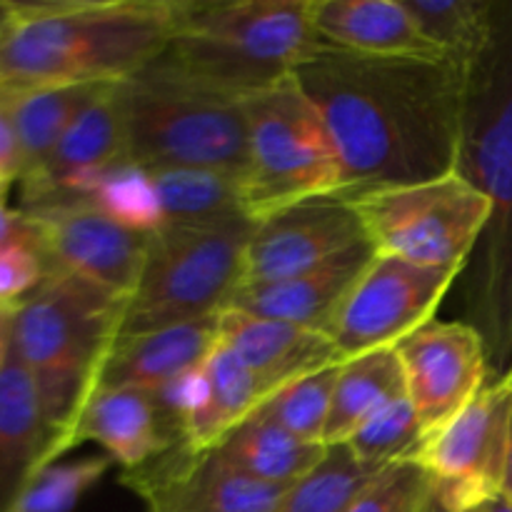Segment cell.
Instances as JSON below:
<instances>
[{"label":"cell","mask_w":512,"mask_h":512,"mask_svg":"<svg viewBox=\"0 0 512 512\" xmlns=\"http://www.w3.org/2000/svg\"><path fill=\"white\" fill-rule=\"evenodd\" d=\"M470 63L375 58L325 45L295 70L340 160L343 198L458 170Z\"/></svg>","instance_id":"1"},{"label":"cell","mask_w":512,"mask_h":512,"mask_svg":"<svg viewBox=\"0 0 512 512\" xmlns=\"http://www.w3.org/2000/svg\"><path fill=\"white\" fill-rule=\"evenodd\" d=\"M173 20L175 0H10L0 88L118 85L165 53Z\"/></svg>","instance_id":"2"},{"label":"cell","mask_w":512,"mask_h":512,"mask_svg":"<svg viewBox=\"0 0 512 512\" xmlns=\"http://www.w3.org/2000/svg\"><path fill=\"white\" fill-rule=\"evenodd\" d=\"M455 173L493 205L468 310L498 378L512 363V3H495L488 45L470 60Z\"/></svg>","instance_id":"3"},{"label":"cell","mask_w":512,"mask_h":512,"mask_svg":"<svg viewBox=\"0 0 512 512\" xmlns=\"http://www.w3.org/2000/svg\"><path fill=\"white\" fill-rule=\"evenodd\" d=\"M125 305V298L78 275L48 270L43 283L13 310L10 345L33 380L60 458L70 453L75 423L98 390Z\"/></svg>","instance_id":"4"},{"label":"cell","mask_w":512,"mask_h":512,"mask_svg":"<svg viewBox=\"0 0 512 512\" xmlns=\"http://www.w3.org/2000/svg\"><path fill=\"white\" fill-rule=\"evenodd\" d=\"M128 163L145 170H213L243 183L245 98L158 60L113 88Z\"/></svg>","instance_id":"5"},{"label":"cell","mask_w":512,"mask_h":512,"mask_svg":"<svg viewBox=\"0 0 512 512\" xmlns=\"http://www.w3.org/2000/svg\"><path fill=\"white\" fill-rule=\"evenodd\" d=\"M323 48L310 0H175L163 58L193 78L248 98L290 78Z\"/></svg>","instance_id":"6"},{"label":"cell","mask_w":512,"mask_h":512,"mask_svg":"<svg viewBox=\"0 0 512 512\" xmlns=\"http://www.w3.org/2000/svg\"><path fill=\"white\" fill-rule=\"evenodd\" d=\"M248 215L208 225H165L150 233L143 273L125 305L120 335L215 318L243 283Z\"/></svg>","instance_id":"7"},{"label":"cell","mask_w":512,"mask_h":512,"mask_svg":"<svg viewBox=\"0 0 512 512\" xmlns=\"http://www.w3.org/2000/svg\"><path fill=\"white\" fill-rule=\"evenodd\" d=\"M248 168L243 213L263 220L280 208L340 193L343 173L328 128L295 75L245 98Z\"/></svg>","instance_id":"8"},{"label":"cell","mask_w":512,"mask_h":512,"mask_svg":"<svg viewBox=\"0 0 512 512\" xmlns=\"http://www.w3.org/2000/svg\"><path fill=\"white\" fill-rule=\"evenodd\" d=\"M375 253L423 268L465 270L493 215L490 200L460 173L350 200Z\"/></svg>","instance_id":"9"},{"label":"cell","mask_w":512,"mask_h":512,"mask_svg":"<svg viewBox=\"0 0 512 512\" xmlns=\"http://www.w3.org/2000/svg\"><path fill=\"white\" fill-rule=\"evenodd\" d=\"M512 430V373L488 385L443 428L425 435L413 463L458 512H470L505 488Z\"/></svg>","instance_id":"10"},{"label":"cell","mask_w":512,"mask_h":512,"mask_svg":"<svg viewBox=\"0 0 512 512\" xmlns=\"http://www.w3.org/2000/svg\"><path fill=\"white\" fill-rule=\"evenodd\" d=\"M463 270L423 268L408 260L375 253L350 288L330 328L343 360L380 348H395L430 323Z\"/></svg>","instance_id":"11"},{"label":"cell","mask_w":512,"mask_h":512,"mask_svg":"<svg viewBox=\"0 0 512 512\" xmlns=\"http://www.w3.org/2000/svg\"><path fill=\"white\" fill-rule=\"evenodd\" d=\"M48 270L78 275L128 300L143 273L150 233L128 228L90 203L23 210Z\"/></svg>","instance_id":"12"},{"label":"cell","mask_w":512,"mask_h":512,"mask_svg":"<svg viewBox=\"0 0 512 512\" xmlns=\"http://www.w3.org/2000/svg\"><path fill=\"white\" fill-rule=\"evenodd\" d=\"M120 483L145 500L150 512H275L288 488L255 480L230 465L215 448L180 443Z\"/></svg>","instance_id":"13"},{"label":"cell","mask_w":512,"mask_h":512,"mask_svg":"<svg viewBox=\"0 0 512 512\" xmlns=\"http://www.w3.org/2000/svg\"><path fill=\"white\" fill-rule=\"evenodd\" d=\"M395 353L425 435L453 420L493 378L488 345L470 323L430 320L400 340Z\"/></svg>","instance_id":"14"},{"label":"cell","mask_w":512,"mask_h":512,"mask_svg":"<svg viewBox=\"0 0 512 512\" xmlns=\"http://www.w3.org/2000/svg\"><path fill=\"white\" fill-rule=\"evenodd\" d=\"M365 240L363 220L348 198L333 193L300 200L255 223L240 285L293 278Z\"/></svg>","instance_id":"15"},{"label":"cell","mask_w":512,"mask_h":512,"mask_svg":"<svg viewBox=\"0 0 512 512\" xmlns=\"http://www.w3.org/2000/svg\"><path fill=\"white\" fill-rule=\"evenodd\" d=\"M113 88L105 90L75 120L40 170L20 180V210L85 203L93 185L105 173L128 163L123 120L115 105Z\"/></svg>","instance_id":"16"},{"label":"cell","mask_w":512,"mask_h":512,"mask_svg":"<svg viewBox=\"0 0 512 512\" xmlns=\"http://www.w3.org/2000/svg\"><path fill=\"white\" fill-rule=\"evenodd\" d=\"M373 258V243L365 240L330 258L328 263L293 275V278L240 285L225 310H238L255 318L280 320V323L300 325L318 333H330L340 305L365 273V268L373 263Z\"/></svg>","instance_id":"17"},{"label":"cell","mask_w":512,"mask_h":512,"mask_svg":"<svg viewBox=\"0 0 512 512\" xmlns=\"http://www.w3.org/2000/svg\"><path fill=\"white\" fill-rule=\"evenodd\" d=\"M60 460L28 370L10 345L0 373V512H15L40 473Z\"/></svg>","instance_id":"18"},{"label":"cell","mask_w":512,"mask_h":512,"mask_svg":"<svg viewBox=\"0 0 512 512\" xmlns=\"http://www.w3.org/2000/svg\"><path fill=\"white\" fill-rule=\"evenodd\" d=\"M220 343V315L140 335H118L103 363L98 390L163 393L185 375L203 368Z\"/></svg>","instance_id":"19"},{"label":"cell","mask_w":512,"mask_h":512,"mask_svg":"<svg viewBox=\"0 0 512 512\" xmlns=\"http://www.w3.org/2000/svg\"><path fill=\"white\" fill-rule=\"evenodd\" d=\"M220 340L243 360L268 395L293 380L343 363V355L328 333L255 318L238 310L220 313Z\"/></svg>","instance_id":"20"},{"label":"cell","mask_w":512,"mask_h":512,"mask_svg":"<svg viewBox=\"0 0 512 512\" xmlns=\"http://www.w3.org/2000/svg\"><path fill=\"white\" fill-rule=\"evenodd\" d=\"M80 443H98L113 463L135 470L183 440L153 395L118 388L90 395L70 435V450Z\"/></svg>","instance_id":"21"},{"label":"cell","mask_w":512,"mask_h":512,"mask_svg":"<svg viewBox=\"0 0 512 512\" xmlns=\"http://www.w3.org/2000/svg\"><path fill=\"white\" fill-rule=\"evenodd\" d=\"M310 20L330 48L375 58H445L400 0H310Z\"/></svg>","instance_id":"22"},{"label":"cell","mask_w":512,"mask_h":512,"mask_svg":"<svg viewBox=\"0 0 512 512\" xmlns=\"http://www.w3.org/2000/svg\"><path fill=\"white\" fill-rule=\"evenodd\" d=\"M268 398L263 385L245 368L243 360L220 340L200 368L193 400L183 420V443L210 450L238 428Z\"/></svg>","instance_id":"23"},{"label":"cell","mask_w":512,"mask_h":512,"mask_svg":"<svg viewBox=\"0 0 512 512\" xmlns=\"http://www.w3.org/2000/svg\"><path fill=\"white\" fill-rule=\"evenodd\" d=\"M328 445L303 443L260 415H250L230 430L215 450L255 480L290 488L323 460Z\"/></svg>","instance_id":"24"},{"label":"cell","mask_w":512,"mask_h":512,"mask_svg":"<svg viewBox=\"0 0 512 512\" xmlns=\"http://www.w3.org/2000/svg\"><path fill=\"white\" fill-rule=\"evenodd\" d=\"M405 393V375L395 348L370 350L343 360L330 403L325 445H340L390 400Z\"/></svg>","instance_id":"25"},{"label":"cell","mask_w":512,"mask_h":512,"mask_svg":"<svg viewBox=\"0 0 512 512\" xmlns=\"http://www.w3.org/2000/svg\"><path fill=\"white\" fill-rule=\"evenodd\" d=\"M113 85H55V88L10 93L15 130H18L23 178L40 170L75 120ZM20 178V180H23Z\"/></svg>","instance_id":"26"},{"label":"cell","mask_w":512,"mask_h":512,"mask_svg":"<svg viewBox=\"0 0 512 512\" xmlns=\"http://www.w3.org/2000/svg\"><path fill=\"white\" fill-rule=\"evenodd\" d=\"M165 225H208L243 213L240 183L213 170H148Z\"/></svg>","instance_id":"27"},{"label":"cell","mask_w":512,"mask_h":512,"mask_svg":"<svg viewBox=\"0 0 512 512\" xmlns=\"http://www.w3.org/2000/svg\"><path fill=\"white\" fill-rule=\"evenodd\" d=\"M433 48L470 63L488 45L498 0H400Z\"/></svg>","instance_id":"28"},{"label":"cell","mask_w":512,"mask_h":512,"mask_svg":"<svg viewBox=\"0 0 512 512\" xmlns=\"http://www.w3.org/2000/svg\"><path fill=\"white\" fill-rule=\"evenodd\" d=\"M383 470L360 463L345 443L328 445L323 460L290 485L275 512H345Z\"/></svg>","instance_id":"29"},{"label":"cell","mask_w":512,"mask_h":512,"mask_svg":"<svg viewBox=\"0 0 512 512\" xmlns=\"http://www.w3.org/2000/svg\"><path fill=\"white\" fill-rule=\"evenodd\" d=\"M340 365L318 370V373H310L305 378L283 385L260 403L255 415L278 425L303 443L325 445V428H328L330 403H333Z\"/></svg>","instance_id":"30"},{"label":"cell","mask_w":512,"mask_h":512,"mask_svg":"<svg viewBox=\"0 0 512 512\" xmlns=\"http://www.w3.org/2000/svg\"><path fill=\"white\" fill-rule=\"evenodd\" d=\"M425 440V430L420 425L418 413L408 395L390 400L388 405L370 415L348 440L355 458L370 468H390L395 463L415 460L420 445Z\"/></svg>","instance_id":"31"},{"label":"cell","mask_w":512,"mask_h":512,"mask_svg":"<svg viewBox=\"0 0 512 512\" xmlns=\"http://www.w3.org/2000/svg\"><path fill=\"white\" fill-rule=\"evenodd\" d=\"M85 203L95 205L118 223L143 230V233H155L158 228H163V218H160L158 198H155L150 175L148 170L138 168V165L125 163L105 173L93 185Z\"/></svg>","instance_id":"32"},{"label":"cell","mask_w":512,"mask_h":512,"mask_svg":"<svg viewBox=\"0 0 512 512\" xmlns=\"http://www.w3.org/2000/svg\"><path fill=\"white\" fill-rule=\"evenodd\" d=\"M110 465L113 460L108 455L78 460V463L50 465L35 478L15 512H70L95 483H100Z\"/></svg>","instance_id":"33"},{"label":"cell","mask_w":512,"mask_h":512,"mask_svg":"<svg viewBox=\"0 0 512 512\" xmlns=\"http://www.w3.org/2000/svg\"><path fill=\"white\" fill-rule=\"evenodd\" d=\"M430 478L423 465L395 463L385 468L345 512H418L428 495Z\"/></svg>","instance_id":"34"},{"label":"cell","mask_w":512,"mask_h":512,"mask_svg":"<svg viewBox=\"0 0 512 512\" xmlns=\"http://www.w3.org/2000/svg\"><path fill=\"white\" fill-rule=\"evenodd\" d=\"M48 275L38 243H10L0 248V308H18Z\"/></svg>","instance_id":"35"},{"label":"cell","mask_w":512,"mask_h":512,"mask_svg":"<svg viewBox=\"0 0 512 512\" xmlns=\"http://www.w3.org/2000/svg\"><path fill=\"white\" fill-rule=\"evenodd\" d=\"M23 178V155H20L18 130L13 120L10 93L0 88V193L8 195Z\"/></svg>","instance_id":"36"},{"label":"cell","mask_w":512,"mask_h":512,"mask_svg":"<svg viewBox=\"0 0 512 512\" xmlns=\"http://www.w3.org/2000/svg\"><path fill=\"white\" fill-rule=\"evenodd\" d=\"M23 240L38 243L33 223L20 208H10L8 195L0 193V248L10 243H23Z\"/></svg>","instance_id":"37"},{"label":"cell","mask_w":512,"mask_h":512,"mask_svg":"<svg viewBox=\"0 0 512 512\" xmlns=\"http://www.w3.org/2000/svg\"><path fill=\"white\" fill-rule=\"evenodd\" d=\"M13 310L0 308V373H3L5 363H8V355H10V328H13Z\"/></svg>","instance_id":"38"},{"label":"cell","mask_w":512,"mask_h":512,"mask_svg":"<svg viewBox=\"0 0 512 512\" xmlns=\"http://www.w3.org/2000/svg\"><path fill=\"white\" fill-rule=\"evenodd\" d=\"M418 512H458V510L450 508V505L443 500V495H440L438 490L433 488V483H430L428 495H425L423 505H420Z\"/></svg>","instance_id":"39"},{"label":"cell","mask_w":512,"mask_h":512,"mask_svg":"<svg viewBox=\"0 0 512 512\" xmlns=\"http://www.w3.org/2000/svg\"><path fill=\"white\" fill-rule=\"evenodd\" d=\"M470 512H512V498L508 493H500L495 498L485 500L483 505L473 508Z\"/></svg>","instance_id":"40"},{"label":"cell","mask_w":512,"mask_h":512,"mask_svg":"<svg viewBox=\"0 0 512 512\" xmlns=\"http://www.w3.org/2000/svg\"><path fill=\"white\" fill-rule=\"evenodd\" d=\"M510 373H512V363H510ZM503 493H508L512 498V430H510V458H508V473H505V488Z\"/></svg>","instance_id":"41"},{"label":"cell","mask_w":512,"mask_h":512,"mask_svg":"<svg viewBox=\"0 0 512 512\" xmlns=\"http://www.w3.org/2000/svg\"><path fill=\"white\" fill-rule=\"evenodd\" d=\"M8 8H10V0H0V25H3L5 15H8Z\"/></svg>","instance_id":"42"}]
</instances>
